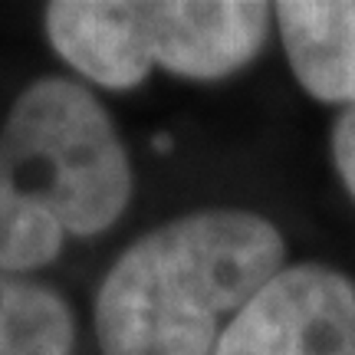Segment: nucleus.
I'll return each instance as SVG.
<instances>
[{
	"mask_svg": "<svg viewBox=\"0 0 355 355\" xmlns=\"http://www.w3.org/2000/svg\"><path fill=\"white\" fill-rule=\"evenodd\" d=\"M283 237L260 214L201 211L145 234L96 303L102 355H211L224 319L283 270Z\"/></svg>",
	"mask_w": 355,
	"mask_h": 355,
	"instance_id": "f257e3e1",
	"label": "nucleus"
},
{
	"mask_svg": "<svg viewBox=\"0 0 355 355\" xmlns=\"http://www.w3.org/2000/svg\"><path fill=\"white\" fill-rule=\"evenodd\" d=\"M128 198V155L92 92L69 79L20 92L0 128V273L50 263L66 234L105 230Z\"/></svg>",
	"mask_w": 355,
	"mask_h": 355,
	"instance_id": "f03ea898",
	"label": "nucleus"
},
{
	"mask_svg": "<svg viewBox=\"0 0 355 355\" xmlns=\"http://www.w3.org/2000/svg\"><path fill=\"white\" fill-rule=\"evenodd\" d=\"M273 7L257 0H60L46 7L56 53L105 89H132L162 66L188 79H220L254 60Z\"/></svg>",
	"mask_w": 355,
	"mask_h": 355,
	"instance_id": "7ed1b4c3",
	"label": "nucleus"
},
{
	"mask_svg": "<svg viewBox=\"0 0 355 355\" xmlns=\"http://www.w3.org/2000/svg\"><path fill=\"white\" fill-rule=\"evenodd\" d=\"M211 355H355V283L319 263L286 266L230 319Z\"/></svg>",
	"mask_w": 355,
	"mask_h": 355,
	"instance_id": "20e7f679",
	"label": "nucleus"
},
{
	"mask_svg": "<svg viewBox=\"0 0 355 355\" xmlns=\"http://www.w3.org/2000/svg\"><path fill=\"white\" fill-rule=\"evenodd\" d=\"M273 20L300 86L355 109V0H279Z\"/></svg>",
	"mask_w": 355,
	"mask_h": 355,
	"instance_id": "39448f33",
	"label": "nucleus"
},
{
	"mask_svg": "<svg viewBox=\"0 0 355 355\" xmlns=\"http://www.w3.org/2000/svg\"><path fill=\"white\" fill-rule=\"evenodd\" d=\"M73 316L46 286L0 277V355H69Z\"/></svg>",
	"mask_w": 355,
	"mask_h": 355,
	"instance_id": "423d86ee",
	"label": "nucleus"
},
{
	"mask_svg": "<svg viewBox=\"0 0 355 355\" xmlns=\"http://www.w3.org/2000/svg\"><path fill=\"white\" fill-rule=\"evenodd\" d=\"M332 162L343 184L355 198V109H345L332 128Z\"/></svg>",
	"mask_w": 355,
	"mask_h": 355,
	"instance_id": "0eeeda50",
	"label": "nucleus"
}]
</instances>
